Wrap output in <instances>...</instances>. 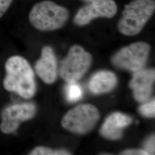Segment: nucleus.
Listing matches in <instances>:
<instances>
[{
    "instance_id": "obj_10",
    "label": "nucleus",
    "mask_w": 155,
    "mask_h": 155,
    "mask_svg": "<svg viewBox=\"0 0 155 155\" xmlns=\"http://www.w3.org/2000/svg\"><path fill=\"white\" fill-rule=\"evenodd\" d=\"M35 71L41 79L47 84H52L57 77V60L54 51L50 46L41 50V57L35 66Z\"/></svg>"
},
{
    "instance_id": "obj_2",
    "label": "nucleus",
    "mask_w": 155,
    "mask_h": 155,
    "mask_svg": "<svg viewBox=\"0 0 155 155\" xmlns=\"http://www.w3.org/2000/svg\"><path fill=\"white\" fill-rule=\"evenodd\" d=\"M154 0H133L124 6L117 28L120 33L132 36L139 34L153 16Z\"/></svg>"
},
{
    "instance_id": "obj_12",
    "label": "nucleus",
    "mask_w": 155,
    "mask_h": 155,
    "mask_svg": "<svg viewBox=\"0 0 155 155\" xmlns=\"http://www.w3.org/2000/svg\"><path fill=\"white\" fill-rule=\"evenodd\" d=\"M117 78L114 73L109 71L97 72L89 82L90 90L94 94L105 93L116 86Z\"/></svg>"
},
{
    "instance_id": "obj_11",
    "label": "nucleus",
    "mask_w": 155,
    "mask_h": 155,
    "mask_svg": "<svg viewBox=\"0 0 155 155\" xmlns=\"http://www.w3.org/2000/svg\"><path fill=\"white\" fill-rule=\"evenodd\" d=\"M132 122L130 117L121 113H114L108 117L100 130L101 134L106 139H120L124 128Z\"/></svg>"
},
{
    "instance_id": "obj_8",
    "label": "nucleus",
    "mask_w": 155,
    "mask_h": 155,
    "mask_svg": "<svg viewBox=\"0 0 155 155\" xmlns=\"http://www.w3.org/2000/svg\"><path fill=\"white\" fill-rule=\"evenodd\" d=\"M80 8L74 18L78 26L88 25L95 18H111L117 13V5L114 0H93Z\"/></svg>"
},
{
    "instance_id": "obj_1",
    "label": "nucleus",
    "mask_w": 155,
    "mask_h": 155,
    "mask_svg": "<svg viewBox=\"0 0 155 155\" xmlns=\"http://www.w3.org/2000/svg\"><path fill=\"white\" fill-rule=\"evenodd\" d=\"M5 68L4 89L25 99L32 98L36 87L33 70L28 61L21 56H12L6 61Z\"/></svg>"
},
{
    "instance_id": "obj_3",
    "label": "nucleus",
    "mask_w": 155,
    "mask_h": 155,
    "mask_svg": "<svg viewBox=\"0 0 155 155\" xmlns=\"http://www.w3.org/2000/svg\"><path fill=\"white\" fill-rule=\"evenodd\" d=\"M69 17L70 12L66 8L45 0L33 6L29 14V21L38 30L52 31L63 27Z\"/></svg>"
},
{
    "instance_id": "obj_14",
    "label": "nucleus",
    "mask_w": 155,
    "mask_h": 155,
    "mask_svg": "<svg viewBox=\"0 0 155 155\" xmlns=\"http://www.w3.org/2000/svg\"><path fill=\"white\" fill-rule=\"evenodd\" d=\"M70 153L64 150H54L45 147H38L32 150V155H67Z\"/></svg>"
},
{
    "instance_id": "obj_4",
    "label": "nucleus",
    "mask_w": 155,
    "mask_h": 155,
    "mask_svg": "<svg viewBox=\"0 0 155 155\" xmlns=\"http://www.w3.org/2000/svg\"><path fill=\"white\" fill-rule=\"evenodd\" d=\"M92 56L79 45L72 46L61 62L60 75L67 83L77 82L87 72Z\"/></svg>"
},
{
    "instance_id": "obj_16",
    "label": "nucleus",
    "mask_w": 155,
    "mask_h": 155,
    "mask_svg": "<svg viewBox=\"0 0 155 155\" xmlns=\"http://www.w3.org/2000/svg\"><path fill=\"white\" fill-rule=\"evenodd\" d=\"M144 150L147 152L148 155L155 154V136H152L148 139L144 146Z\"/></svg>"
},
{
    "instance_id": "obj_17",
    "label": "nucleus",
    "mask_w": 155,
    "mask_h": 155,
    "mask_svg": "<svg viewBox=\"0 0 155 155\" xmlns=\"http://www.w3.org/2000/svg\"><path fill=\"white\" fill-rule=\"evenodd\" d=\"M13 0H0V18L3 16L11 5Z\"/></svg>"
},
{
    "instance_id": "obj_19",
    "label": "nucleus",
    "mask_w": 155,
    "mask_h": 155,
    "mask_svg": "<svg viewBox=\"0 0 155 155\" xmlns=\"http://www.w3.org/2000/svg\"><path fill=\"white\" fill-rule=\"evenodd\" d=\"M82 1H84V2H90V1H93V0H82Z\"/></svg>"
},
{
    "instance_id": "obj_18",
    "label": "nucleus",
    "mask_w": 155,
    "mask_h": 155,
    "mask_svg": "<svg viewBox=\"0 0 155 155\" xmlns=\"http://www.w3.org/2000/svg\"><path fill=\"white\" fill-rule=\"evenodd\" d=\"M121 155H148V153L144 150H129L122 152Z\"/></svg>"
},
{
    "instance_id": "obj_15",
    "label": "nucleus",
    "mask_w": 155,
    "mask_h": 155,
    "mask_svg": "<svg viewBox=\"0 0 155 155\" xmlns=\"http://www.w3.org/2000/svg\"><path fill=\"white\" fill-rule=\"evenodd\" d=\"M139 111L141 114L147 117H154L155 115V100L144 104L139 108Z\"/></svg>"
},
{
    "instance_id": "obj_6",
    "label": "nucleus",
    "mask_w": 155,
    "mask_h": 155,
    "mask_svg": "<svg viewBox=\"0 0 155 155\" xmlns=\"http://www.w3.org/2000/svg\"><path fill=\"white\" fill-rule=\"evenodd\" d=\"M99 118V111L94 106L82 104L67 113L62 119L61 125L72 132L84 134L94 127Z\"/></svg>"
},
{
    "instance_id": "obj_7",
    "label": "nucleus",
    "mask_w": 155,
    "mask_h": 155,
    "mask_svg": "<svg viewBox=\"0 0 155 155\" xmlns=\"http://www.w3.org/2000/svg\"><path fill=\"white\" fill-rule=\"evenodd\" d=\"M36 107L32 103L16 104L6 107L1 113L0 130L4 134L14 133L22 122L35 116Z\"/></svg>"
},
{
    "instance_id": "obj_5",
    "label": "nucleus",
    "mask_w": 155,
    "mask_h": 155,
    "mask_svg": "<svg viewBox=\"0 0 155 155\" xmlns=\"http://www.w3.org/2000/svg\"><path fill=\"white\" fill-rule=\"evenodd\" d=\"M150 50V45L145 42L133 43L119 50L112 57L111 61L117 67L136 72L143 68Z\"/></svg>"
},
{
    "instance_id": "obj_13",
    "label": "nucleus",
    "mask_w": 155,
    "mask_h": 155,
    "mask_svg": "<svg viewBox=\"0 0 155 155\" xmlns=\"http://www.w3.org/2000/svg\"><path fill=\"white\" fill-rule=\"evenodd\" d=\"M66 89V98L68 102H75L81 100L83 96V90L76 82L68 83Z\"/></svg>"
},
{
    "instance_id": "obj_9",
    "label": "nucleus",
    "mask_w": 155,
    "mask_h": 155,
    "mask_svg": "<svg viewBox=\"0 0 155 155\" xmlns=\"http://www.w3.org/2000/svg\"><path fill=\"white\" fill-rule=\"evenodd\" d=\"M155 79L153 69H141L133 74L129 86L132 89L134 97L137 101L144 102L150 98Z\"/></svg>"
}]
</instances>
